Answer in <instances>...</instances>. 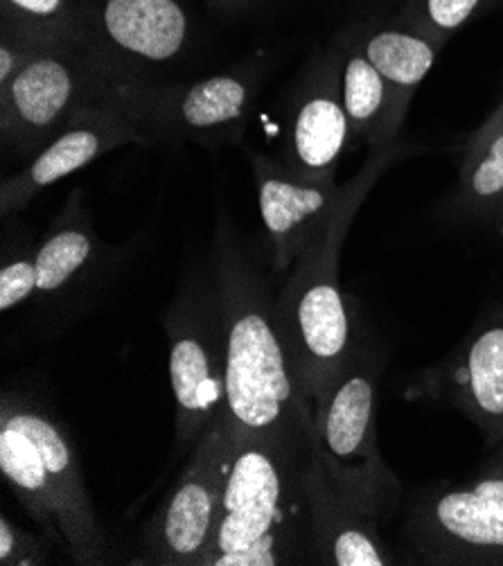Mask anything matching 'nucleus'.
Segmentation results:
<instances>
[{
	"instance_id": "1",
	"label": "nucleus",
	"mask_w": 503,
	"mask_h": 566,
	"mask_svg": "<svg viewBox=\"0 0 503 566\" xmlns=\"http://www.w3.org/2000/svg\"><path fill=\"white\" fill-rule=\"evenodd\" d=\"M210 269L227 323V416L240 440L301 442L314 402L301 388L275 321L264 260L229 214L217 217Z\"/></svg>"
},
{
	"instance_id": "2",
	"label": "nucleus",
	"mask_w": 503,
	"mask_h": 566,
	"mask_svg": "<svg viewBox=\"0 0 503 566\" xmlns=\"http://www.w3.org/2000/svg\"><path fill=\"white\" fill-rule=\"evenodd\" d=\"M370 151L361 172L346 184L342 203L303 249L287 271L290 277L281 294L275 296L277 329L294 375L314 407L348 364L357 344L339 282L342 247L359 206L386 169L409 154V145L394 143Z\"/></svg>"
},
{
	"instance_id": "3",
	"label": "nucleus",
	"mask_w": 503,
	"mask_h": 566,
	"mask_svg": "<svg viewBox=\"0 0 503 566\" xmlns=\"http://www.w3.org/2000/svg\"><path fill=\"white\" fill-rule=\"evenodd\" d=\"M0 474L39 531L71 562H120L88 496L69 429L32 395L10 388L0 402Z\"/></svg>"
},
{
	"instance_id": "4",
	"label": "nucleus",
	"mask_w": 503,
	"mask_h": 566,
	"mask_svg": "<svg viewBox=\"0 0 503 566\" xmlns=\"http://www.w3.org/2000/svg\"><path fill=\"white\" fill-rule=\"evenodd\" d=\"M310 436L240 440L201 566L318 564L301 470Z\"/></svg>"
},
{
	"instance_id": "5",
	"label": "nucleus",
	"mask_w": 503,
	"mask_h": 566,
	"mask_svg": "<svg viewBox=\"0 0 503 566\" xmlns=\"http://www.w3.org/2000/svg\"><path fill=\"white\" fill-rule=\"evenodd\" d=\"M386 353L355 344L348 364L314 407L316 449L329 485L364 520L386 526L402 505L405 488L379 449L377 388Z\"/></svg>"
},
{
	"instance_id": "6",
	"label": "nucleus",
	"mask_w": 503,
	"mask_h": 566,
	"mask_svg": "<svg viewBox=\"0 0 503 566\" xmlns=\"http://www.w3.org/2000/svg\"><path fill=\"white\" fill-rule=\"evenodd\" d=\"M80 14L120 111L136 88L190 80L210 43L192 0H80Z\"/></svg>"
},
{
	"instance_id": "7",
	"label": "nucleus",
	"mask_w": 503,
	"mask_h": 566,
	"mask_svg": "<svg viewBox=\"0 0 503 566\" xmlns=\"http://www.w3.org/2000/svg\"><path fill=\"white\" fill-rule=\"evenodd\" d=\"M91 106H118L116 80L82 32L62 36L0 86L6 163L30 160Z\"/></svg>"
},
{
	"instance_id": "8",
	"label": "nucleus",
	"mask_w": 503,
	"mask_h": 566,
	"mask_svg": "<svg viewBox=\"0 0 503 566\" xmlns=\"http://www.w3.org/2000/svg\"><path fill=\"white\" fill-rule=\"evenodd\" d=\"M163 325L170 342L179 461L227 413V323L214 275L199 269L186 273Z\"/></svg>"
},
{
	"instance_id": "9",
	"label": "nucleus",
	"mask_w": 503,
	"mask_h": 566,
	"mask_svg": "<svg viewBox=\"0 0 503 566\" xmlns=\"http://www.w3.org/2000/svg\"><path fill=\"white\" fill-rule=\"evenodd\" d=\"M271 71L273 52L260 50L208 77L136 88L123 111L154 143L240 145Z\"/></svg>"
},
{
	"instance_id": "10",
	"label": "nucleus",
	"mask_w": 503,
	"mask_h": 566,
	"mask_svg": "<svg viewBox=\"0 0 503 566\" xmlns=\"http://www.w3.org/2000/svg\"><path fill=\"white\" fill-rule=\"evenodd\" d=\"M402 537L411 562L503 564V470L488 465L465 483L420 490Z\"/></svg>"
},
{
	"instance_id": "11",
	"label": "nucleus",
	"mask_w": 503,
	"mask_h": 566,
	"mask_svg": "<svg viewBox=\"0 0 503 566\" xmlns=\"http://www.w3.org/2000/svg\"><path fill=\"white\" fill-rule=\"evenodd\" d=\"M240 438L223 413L197 442L188 465L143 531L145 559L165 566H201L214 533Z\"/></svg>"
},
{
	"instance_id": "12",
	"label": "nucleus",
	"mask_w": 503,
	"mask_h": 566,
	"mask_svg": "<svg viewBox=\"0 0 503 566\" xmlns=\"http://www.w3.org/2000/svg\"><path fill=\"white\" fill-rule=\"evenodd\" d=\"M285 93L277 160L296 175L334 179L350 147L337 43L312 50Z\"/></svg>"
},
{
	"instance_id": "13",
	"label": "nucleus",
	"mask_w": 503,
	"mask_h": 566,
	"mask_svg": "<svg viewBox=\"0 0 503 566\" xmlns=\"http://www.w3.org/2000/svg\"><path fill=\"white\" fill-rule=\"evenodd\" d=\"M258 192V208L275 273H287L323 223L337 210L346 186L292 172L277 158L247 149Z\"/></svg>"
},
{
	"instance_id": "14",
	"label": "nucleus",
	"mask_w": 503,
	"mask_h": 566,
	"mask_svg": "<svg viewBox=\"0 0 503 566\" xmlns=\"http://www.w3.org/2000/svg\"><path fill=\"white\" fill-rule=\"evenodd\" d=\"M136 145H156L125 111L114 106H91L39 154H34L14 177L0 186V217H17L48 186L60 184L82 167H88L104 154Z\"/></svg>"
},
{
	"instance_id": "15",
	"label": "nucleus",
	"mask_w": 503,
	"mask_h": 566,
	"mask_svg": "<svg viewBox=\"0 0 503 566\" xmlns=\"http://www.w3.org/2000/svg\"><path fill=\"white\" fill-rule=\"evenodd\" d=\"M433 400L465 413L494 447L503 440V312L492 314L420 381Z\"/></svg>"
},
{
	"instance_id": "16",
	"label": "nucleus",
	"mask_w": 503,
	"mask_h": 566,
	"mask_svg": "<svg viewBox=\"0 0 503 566\" xmlns=\"http://www.w3.org/2000/svg\"><path fill=\"white\" fill-rule=\"evenodd\" d=\"M120 255L97 235L84 192L73 190L64 208L48 223L36 247V273L41 303L77 298L106 271V264Z\"/></svg>"
},
{
	"instance_id": "17",
	"label": "nucleus",
	"mask_w": 503,
	"mask_h": 566,
	"mask_svg": "<svg viewBox=\"0 0 503 566\" xmlns=\"http://www.w3.org/2000/svg\"><path fill=\"white\" fill-rule=\"evenodd\" d=\"M303 485L316 537L318 564L325 566H386L398 564V555L379 537V526L364 520L337 494L325 476L316 429L303 451Z\"/></svg>"
},
{
	"instance_id": "18",
	"label": "nucleus",
	"mask_w": 503,
	"mask_h": 566,
	"mask_svg": "<svg viewBox=\"0 0 503 566\" xmlns=\"http://www.w3.org/2000/svg\"><path fill=\"white\" fill-rule=\"evenodd\" d=\"M334 43L339 48L342 97L350 127V147L368 145L370 149H384L394 145L407 118L396 91L368 62L355 28L334 36Z\"/></svg>"
},
{
	"instance_id": "19",
	"label": "nucleus",
	"mask_w": 503,
	"mask_h": 566,
	"mask_svg": "<svg viewBox=\"0 0 503 566\" xmlns=\"http://www.w3.org/2000/svg\"><path fill=\"white\" fill-rule=\"evenodd\" d=\"M353 28L368 62L396 91L398 104L407 116L418 86L436 64L440 48L402 12L375 17Z\"/></svg>"
},
{
	"instance_id": "20",
	"label": "nucleus",
	"mask_w": 503,
	"mask_h": 566,
	"mask_svg": "<svg viewBox=\"0 0 503 566\" xmlns=\"http://www.w3.org/2000/svg\"><path fill=\"white\" fill-rule=\"evenodd\" d=\"M450 214L503 229V99L465 145Z\"/></svg>"
},
{
	"instance_id": "21",
	"label": "nucleus",
	"mask_w": 503,
	"mask_h": 566,
	"mask_svg": "<svg viewBox=\"0 0 503 566\" xmlns=\"http://www.w3.org/2000/svg\"><path fill=\"white\" fill-rule=\"evenodd\" d=\"M36 247L39 238L17 217L3 219V264H0V310L12 312L36 298Z\"/></svg>"
},
{
	"instance_id": "22",
	"label": "nucleus",
	"mask_w": 503,
	"mask_h": 566,
	"mask_svg": "<svg viewBox=\"0 0 503 566\" xmlns=\"http://www.w3.org/2000/svg\"><path fill=\"white\" fill-rule=\"evenodd\" d=\"M501 3L503 0H405L400 12L442 50L459 30Z\"/></svg>"
},
{
	"instance_id": "23",
	"label": "nucleus",
	"mask_w": 503,
	"mask_h": 566,
	"mask_svg": "<svg viewBox=\"0 0 503 566\" xmlns=\"http://www.w3.org/2000/svg\"><path fill=\"white\" fill-rule=\"evenodd\" d=\"M0 19L52 34L82 32L80 0H0Z\"/></svg>"
},
{
	"instance_id": "24",
	"label": "nucleus",
	"mask_w": 503,
	"mask_h": 566,
	"mask_svg": "<svg viewBox=\"0 0 503 566\" xmlns=\"http://www.w3.org/2000/svg\"><path fill=\"white\" fill-rule=\"evenodd\" d=\"M69 34L41 32L0 19V86L8 84L39 52Z\"/></svg>"
},
{
	"instance_id": "25",
	"label": "nucleus",
	"mask_w": 503,
	"mask_h": 566,
	"mask_svg": "<svg viewBox=\"0 0 503 566\" xmlns=\"http://www.w3.org/2000/svg\"><path fill=\"white\" fill-rule=\"evenodd\" d=\"M57 548L43 531L30 533L0 517V564L3 566H43L50 564L52 551Z\"/></svg>"
},
{
	"instance_id": "26",
	"label": "nucleus",
	"mask_w": 503,
	"mask_h": 566,
	"mask_svg": "<svg viewBox=\"0 0 503 566\" xmlns=\"http://www.w3.org/2000/svg\"><path fill=\"white\" fill-rule=\"evenodd\" d=\"M287 3H292V0H212L208 12L217 21L235 23V21H253V19L269 17L273 12H281Z\"/></svg>"
},
{
	"instance_id": "27",
	"label": "nucleus",
	"mask_w": 503,
	"mask_h": 566,
	"mask_svg": "<svg viewBox=\"0 0 503 566\" xmlns=\"http://www.w3.org/2000/svg\"><path fill=\"white\" fill-rule=\"evenodd\" d=\"M488 465L503 470V440L499 444H494V457H492V461Z\"/></svg>"
},
{
	"instance_id": "28",
	"label": "nucleus",
	"mask_w": 503,
	"mask_h": 566,
	"mask_svg": "<svg viewBox=\"0 0 503 566\" xmlns=\"http://www.w3.org/2000/svg\"><path fill=\"white\" fill-rule=\"evenodd\" d=\"M201 6H203L206 10H210V6H212V0H201Z\"/></svg>"
}]
</instances>
